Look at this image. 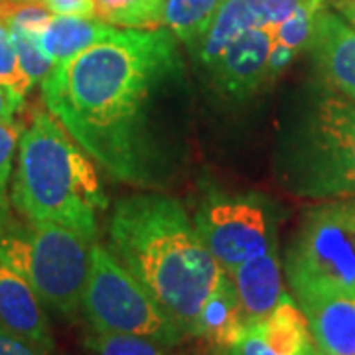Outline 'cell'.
Instances as JSON below:
<instances>
[{
	"label": "cell",
	"instance_id": "obj_1",
	"mask_svg": "<svg viewBox=\"0 0 355 355\" xmlns=\"http://www.w3.org/2000/svg\"><path fill=\"white\" fill-rule=\"evenodd\" d=\"M184 64L168 28L116 36L53 65L44 103L85 153L119 182L156 186L168 168L160 109L182 85Z\"/></svg>",
	"mask_w": 355,
	"mask_h": 355
},
{
	"label": "cell",
	"instance_id": "obj_2",
	"mask_svg": "<svg viewBox=\"0 0 355 355\" xmlns=\"http://www.w3.org/2000/svg\"><path fill=\"white\" fill-rule=\"evenodd\" d=\"M111 251L144 284L186 338L223 268L200 239L184 205L162 193H140L114 205Z\"/></svg>",
	"mask_w": 355,
	"mask_h": 355
},
{
	"label": "cell",
	"instance_id": "obj_3",
	"mask_svg": "<svg viewBox=\"0 0 355 355\" xmlns=\"http://www.w3.org/2000/svg\"><path fill=\"white\" fill-rule=\"evenodd\" d=\"M85 150L51 113L34 114L20 135L12 180L16 214L32 223H58L97 237V216L109 200Z\"/></svg>",
	"mask_w": 355,
	"mask_h": 355
},
{
	"label": "cell",
	"instance_id": "obj_4",
	"mask_svg": "<svg viewBox=\"0 0 355 355\" xmlns=\"http://www.w3.org/2000/svg\"><path fill=\"white\" fill-rule=\"evenodd\" d=\"M85 235L58 223H32L0 207V261L22 275L46 308L62 316L81 310L91 265Z\"/></svg>",
	"mask_w": 355,
	"mask_h": 355
},
{
	"label": "cell",
	"instance_id": "obj_5",
	"mask_svg": "<svg viewBox=\"0 0 355 355\" xmlns=\"http://www.w3.org/2000/svg\"><path fill=\"white\" fill-rule=\"evenodd\" d=\"M288 182L296 196H355V101L324 95L296 135L288 158Z\"/></svg>",
	"mask_w": 355,
	"mask_h": 355
},
{
	"label": "cell",
	"instance_id": "obj_6",
	"mask_svg": "<svg viewBox=\"0 0 355 355\" xmlns=\"http://www.w3.org/2000/svg\"><path fill=\"white\" fill-rule=\"evenodd\" d=\"M81 310L93 331L140 336L166 347H176L186 338L144 284L99 243L91 247Z\"/></svg>",
	"mask_w": 355,
	"mask_h": 355
},
{
	"label": "cell",
	"instance_id": "obj_7",
	"mask_svg": "<svg viewBox=\"0 0 355 355\" xmlns=\"http://www.w3.org/2000/svg\"><path fill=\"white\" fill-rule=\"evenodd\" d=\"M298 298L310 294L355 296V202H331L308 211L284 257Z\"/></svg>",
	"mask_w": 355,
	"mask_h": 355
},
{
	"label": "cell",
	"instance_id": "obj_8",
	"mask_svg": "<svg viewBox=\"0 0 355 355\" xmlns=\"http://www.w3.org/2000/svg\"><path fill=\"white\" fill-rule=\"evenodd\" d=\"M193 225L225 272L257 254L277 249L270 209L257 196L214 193L196 211Z\"/></svg>",
	"mask_w": 355,
	"mask_h": 355
},
{
	"label": "cell",
	"instance_id": "obj_9",
	"mask_svg": "<svg viewBox=\"0 0 355 355\" xmlns=\"http://www.w3.org/2000/svg\"><path fill=\"white\" fill-rule=\"evenodd\" d=\"M272 42L266 28H253L241 34L207 67L217 91L235 101L254 95L266 83V64Z\"/></svg>",
	"mask_w": 355,
	"mask_h": 355
},
{
	"label": "cell",
	"instance_id": "obj_10",
	"mask_svg": "<svg viewBox=\"0 0 355 355\" xmlns=\"http://www.w3.org/2000/svg\"><path fill=\"white\" fill-rule=\"evenodd\" d=\"M308 51L326 83L355 101V26L322 8Z\"/></svg>",
	"mask_w": 355,
	"mask_h": 355
},
{
	"label": "cell",
	"instance_id": "obj_11",
	"mask_svg": "<svg viewBox=\"0 0 355 355\" xmlns=\"http://www.w3.org/2000/svg\"><path fill=\"white\" fill-rule=\"evenodd\" d=\"M0 326L16 334L40 352L53 354L50 322L30 282L0 261Z\"/></svg>",
	"mask_w": 355,
	"mask_h": 355
},
{
	"label": "cell",
	"instance_id": "obj_12",
	"mask_svg": "<svg viewBox=\"0 0 355 355\" xmlns=\"http://www.w3.org/2000/svg\"><path fill=\"white\" fill-rule=\"evenodd\" d=\"M320 355H355V296L310 294L298 298Z\"/></svg>",
	"mask_w": 355,
	"mask_h": 355
},
{
	"label": "cell",
	"instance_id": "obj_13",
	"mask_svg": "<svg viewBox=\"0 0 355 355\" xmlns=\"http://www.w3.org/2000/svg\"><path fill=\"white\" fill-rule=\"evenodd\" d=\"M229 275L237 288L245 326L263 324L286 294L277 249L245 261Z\"/></svg>",
	"mask_w": 355,
	"mask_h": 355
},
{
	"label": "cell",
	"instance_id": "obj_14",
	"mask_svg": "<svg viewBox=\"0 0 355 355\" xmlns=\"http://www.w3.org/2000/svg\"><path fill=\"white\" fill-rule=\"evenodd\" d=\"M241 304L235 282L229 272H221L216 288L205 300L196 322L193 338H202L211 343L216 349L223 352L231 343H235L245 331Z\"/></svg>",
	"mask_w": 355,
	"mask_h": 355
},
{
	"label": "cell",
	"instance_id": "obj_15",
	"mask_svg": "<svg viewBox=\"0 0 355 355\" xmlns=\"http://www.w3.org/2000/svg\"><path fill=\"white\" fill-rule=\"evenodd\" d=\"M116 32L119 30L111 24L91 20V16L55 14L38 40L42 50L50 55L51 62L62 64L81 51L111 40L116 36Z\"/></svg>",
	"mask_w": 355,
	"mask_h": 355
},
{
	"label": "cell",
	"instance_id": "obj_16",
	"mask_svg": "<svg viewBox=\"0 0 355 355\" xmlns=\"http://www.w3.org/2000/svg\"><path fill=\"white\" fill-rule=\"evenodd\" d=\"M263 28L261 16L254 8L253 0H223L219 6L214 24L203 36L200 46L191 51L193 58L205 69L221 58L229 46L245 34L247 30Z\"/></svg>",
	"mask_w": 355,
	"mask_h": 355
},
{
	"label": "cell",
	"instance_id": "obj_17",
	"mask_svg": "<svg viewBox=\"0 0 355 355\" xmlns=\"http://www.w3.org/2000/svg\"><path fill=\"white\" fill-rule=\"evenodd\" d=\"M265 342L280 355H320L304 312L294 304L288 294L272 310L263 324H259Z\"/></svg>",
	"mask_w": 355,
	"mask_h": 355
},
{
	"label": "cell",
	"instance_id": "obj_18",
	"mask_svg": "<svg viewBox=\"0 0 355 355\" xmlns=\"http://www.w3.org/2000/svg\"><path fill=\"white\" fill-rule=\"evenodd\" d=\"M223 0H166L162 26L193 51L214 24Z\"/></svg>",
	"mask_w": 355,
	"mask_h": 355
},
{
	"label": "cell",
	"instance_id": "obj_19",
	"mask_svg": "<svg viewBox=\"0 0 355 355\" xmlns=\"http://www.w3.org/2000/svg\"><path fill=\"white\" fill-rule=\"evenodd\" d=\"M166 0H93V16L111 26L153 30L162 26Z\"/></svg>",
	"mask_w": 355,
	"mask_h": 355
},
{
	"label": "cell",
	"instance_id": "obj_20",
	"mask_svg": "<svg viewBox=\"0 0 355 355\" xmlns=\"http://www.w3.org/2000/svg\"><path fill=\"white\" fill-rule=\"evenodd\" d=\"M85 347L91 355H174L170 347L127 334H103L93 331L85 338Z\"/></svg>",
	"mask_w": 355,
	"mask_h": 355
},
{
	"label": "cell",
	"instance_id": "obj_21",
	"mask_svg": "<svg viewBox=\"0 0 355 355\" xmlns=\"http://www.w3.org/2000/svg\"><path fill=\"white\" fill-rule=\"evenodd\" d=\"M324 6H304V8H298L291 18H286L279 26L270 28L268 32H270V36H272L275 42H280V44L292 48V50H308V46L312 42V36H314V30H316L318 12Z\"/></svg>",
	"mask_w": 355,
	"mask_h": 355
},
{
	"label": "cell",
	"instance_id": "obj_22",
	"mask_svg": "<svg viewBox=\"0 0 355 355\" xmlns=\"http://www.w3.org/2000/svg\"><path fill=\"white\" fill-rule=\"evenodd\" d=\"M8 30H10L14 50H16L22 71L32 81V85L42 83L55 64L51 62L50 55L42 50L40 40L36 36H30V34H26L22 30H16V28H8Z\"/></svg>",
	"mask_w": 355,
	"mask_h": 355
},
{
	"label": "cell",
	"instance_id": "obj_23",
	"mask_svg": "<svg viewBox=\"0 0 355 355\" xmlns=\"http://www.w3.org/2000/svg\"><path fill=\"white\" fill-rule=\"evenodd\" d=\"M51 10L42 2H18V0H6V14H4V24L8 28L22 30L30 36L40 38L42 32L48 28Z\"/></svg>",
	"mask_w": 355,
	"mask_h": 355
},
{
	"label": "cell",
	"instance_id": "obj_24",
	"mask_svg": "<svg viewBox=\"0 0 355 355\" xmlns=\"http://www.w3.org/2000/svg\"><path fill=\"white\" fill-rule=\"evenodd\" d=\"M0 83L16 89L22 95H26L32 89V81L26 77L22 67H20L10 30L4 22H0Z\"/></svg>",
	"mask_w": 355,
	"mask_h": 355
},
{
	"label": "cell",
	"instance_id": "obj_25",
	"mask_svg": "<svg viewBox=\"0 0 355 355\" xmlns=\"http://www.w3.org/2000/svg\"><path fill=\"white\" fill-rule=\"evenodd\" d=\"M20 142V127L16 123H0V207L8 205V182L12 174L14 154Z\"/></svg>",
	"mask_w": 355,
	"mask_h": 355
},
{
	"label": "cell",
	"instance_id": "obj_26",
	"mask_svg": "<svg viewBox=\"0 0 355 355\" xmlns=\"http://www.w3.org/2000/svg\"><path fill=\"white\" fill-rule=\"evenodd\" d=\"M253 4L261 16L263 28L270 30L284 22L286 18H291L298 8L326 6V0H253Z\"/></svg>",
	"mask_w": 355,
	"mask_h": 355
},
{
	"label": "cell",
	"instance_id": "obj_27",
	"mask_svg": "<svg viewBox=\"0 0 355 355\" xmlns=\"http://www.w3.org/2000/svg\"><path fill=\"white\" fill-rule=\"evenodd\" d=\"M221 355H280L275 349H270V345L265 342L259 324L257 326H247L241 338L235 343H231L225 347Z\"/></svg>",
	"mask_w": 355,
	"mask_h": 355
},
{
	"label": "cell",
	"instance_id": "obj_28",
	"mask_svg": "<svg viewBox=\"0 0 355 355\" xmlns=\"http://www.w3.org/2000/svg\"><path fill=\"white\" fill-rule=\"evenodd\" d=\"M298 51L292 50L288 46L280 44V42H272V48L268 53V64H266V83L277 79V77L294 62Z\"/></svg>",
	"mask_w": 355,
	"mask_h": 355
},
{
	"label": "cell",
	"instance_id": "obj_29",
	"mask_svg": "<svg viewBox=\"0 0 355 355\" xmlns=\"http://www.w3.org/2000/svg\"><path fill=\"white\" fill-rule=\"evenodd\" d=\"M0 355H48L0 326Z\"/></svg>",
	"mask_w": 355,
	"mask_h": 355
},
{
	"label": "cell",
	"instance_id": "obj_30",
	"mask_svg": "<svg viewBox=\"0 0 355 355\" xmlns=\"http://www.w3.org/2000/svg\"><path fill=\"white\" fill-rule=\"evenodd\" d=\"M24 107V95L0 83V123H14L18 111Z\"/></svg>",
	"mask_w": 355,
	"mask_h": 355
},
{
	"label": "cell",
	"instance_id": "obj_31",
	"mask_svg": "<svg viewBox=\"0 0 355 355\" xmlns=\"http://www.w3.org/2000/svg\"><path fill=\"white\" fill-rule=\"evenodd\" d=\"M51 14H69V16H93V0H42Z\"/></svg>",
	"mask_w": 355,
	"mask_h": 355
}]
</instances>
